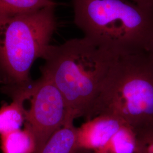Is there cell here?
Listing matches in <instances>:
<instances>
[{
    "label": "cell",
    "instance_id": "obj_1",
    "mask_svg": "<svg viewBox=\"0 0 153 153\" xmlns=\"http://www.w3.org/2000/svg\"><path fill=\"white\" fill-rule=\"evenodd\" d=\"M118 56L107 47L83 36L49 45L40 69L63 95L70 118L88 120L95 116Z\"/></svg>",
    "mask_w": 153,
    "mask_h": 153
},
{
    "label": "cell",
    "instance_id": "obj_2",
    "mask_svg": "<svg viewBox=\"0 0 153 153\" xmlns=\"http://www.w3.org/2000/svg\"><path fill=\"white\" fill-rule=\"evenodd\" d=\"M55 8L0 15V90L11 98L33 89L31 67L42 59L57 26Z\"/></svg>",
    "mask_w": 153,
    "mask_h": 153
},
{
    "label": "cell",
    "instance_id": "obj_3",
    "mask_svg": "<svg viewBox=\"0 0 153 153\" xmlns=\"http://www.w3.org/2000/svg\"><path fill=\"white\" fill-rule=\"evenodd\" d=\"M74 22L84 36L119 56L149 52L153 9L128 0H72Z\"/></svg>",
    "mask_w": 153,
    "mask_h": 153
},
{
    "label": "cell",
    "instance_id": "obj_4",
    "mask_svg": "<svg viewBox=\"0 0 153 153\" xmlns=\"http://www.w3.org/2000/svg\"><path fill=\"white\" fill-rule=\"evenodd\" d=\"M102 114L136 129L153 124V56L149 52L118 56L95 116Z\"/></svg>",
    "mask_w": 153,
    "mask_h": 153
},
{
    "label": "cell",
    "instance_id": "obj_5",
    "mask_svg": "<svg viewBox=\"0 0 153 153\" xmlns=\"http://www.w3.org/2000/svg\"><path fill=\"white\" fill-rule=\"evenodd\" d=\"M27 109L25 125L30 128L35 138L39 153L50 137L68 121V107L60 90L48 77L41 76L34 81ZM74 121V120H73Z\"/></svg>",
    "mask_w": 153,
    "mask_h": 153
},
{
    "label": "cell",
    "instance_id": "obj_6",
    "mask_svg": "<svg viewBox=\"0 0 153 153\" xmlns=\"http://www.w3.org/2000/svg\"><path fill=\"white\" fill-rule=\"evenodd\" d=\"M125 123L109 114H102L86 121L76 128L79 153H93L103 147Z\"/></svg>",
    "mask_w": 153,
    "mask_h": 153
},
{
    "label": "cell",
    "instance_id": "obj_7",
    "mask_svg": "<svg viewBox=\"0 0 153 153\" xmlns=\"http://www.w3.org/2000/svg\"><path fill=\"white\" fill-rule=\"evenodd\" d=\"M30 97L27 94L21 95L12 98L13 102L10 104L2 103L0 107V136L21 129L27 112L24 103Z\"/></svg>",
    "mask_w": 153,
    "mask_h": 153
},
{
    "label": "cell",
    "instance_id": "obj_8",
    "mask_svg": "<svg viewBox=\"0 0 153 153\" xmlns=\"http://www.w3.org/2000/svg\"><path fill=\"white\" fill-rule=\"evenodd\" d=\"M70 120L61 127L45 142L39 153H79L76 128Z\"/></svg>",
    "mask_w": 153,
    "mask_h": 153
},
{
    "label": "cell",
    "instance_id": "obj_9",
    "mask_svg": "<svg viewBox=\"0 0 153 153\" xmlns=\"http://www.w3.org/2000/svg\"><path fill=\"white\" fill-rule=\"evenodd\" d=\"M2 153H35L36 149L35 138L27 126L23 129H17L0 136Z\"/></svg>",
    "mask_w": 153,
    "mask_h": 153
},
{
    "label": "cell",
    "instance_id": "obj_10",
    "mask_svg": "<svg viewBox=\"0 0 153 153\" xmlns=\"http://www.w3.org/2000/svg\"><path fill=\"white\" fill-rule=\"evenodd\" d=\"M137 130L125 123L103 147L93 153H137Z\"/></svg>",
    "mask_w": 153,
    "mask_h": 153
},
{
    "label": "cell",
    "instance_id": "obj_11",
    "mask_svg": "<svg viewBox=\"0 0 153 153\" xmlns=\"http://www.w3.org/2000/svg\"><path fill=\"white\" fill-rule=\"evenodd\" d=\"M56 6L55 0H0V15L27 14Z\"/></svg>",
    "mask_w": 153,
    "mask_h": 153
},
{
    "label": "cell",
    "instance_id": "obj_12",
    "mask_svg": "<svg viewBox=\"0 0 153 153\" xmlns=\"http://www.w3.org/2000/svg\"><path fill=\"white\" fill-rule=\"evenodd\" d=\"M136 130L138 134L137 153H153V124Z\"/></svg>",
    "mask_w": 153,
    "mask_h": 153
},
{
    "label": "cell",
    "instance_id": "obj_13",
    "mask_svg": "<svg viewBox=\"0 0 153 153\" xmlns=\"http://www.w3.org/2000/svg\"><path fill=\"white\" fill-rule=\"evenodd\" d=\"M143 7L153 9V0H128Z\"/></svg>",
    "mask_w": 153,
    "mask_h": 153
},
{
    "label": "cell",
    "instance_id": "obj_14",
    "mask_svg": "<svg viewBox=\"0 0 153 153\" xmlns=\"http://www.w3.org/2000/svg\"><path fill=\"white\" fill-rule=\"evenodd\" d=\"M149 52L153 56V43L152 45V46H151V47H150V48L149 49Z\"/></svg>",
    "mask_w": 153,
    "mask_h": 153
}]
</instances>
